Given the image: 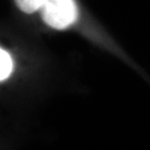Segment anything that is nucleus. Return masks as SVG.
Here are the masks:
<instances>
[{"label": "nucleus", "instance_id": "f03ea898", "mask_svg": "<svg viewBox=\"0 0 150 150\" xmlns=\"http://www.w3.org/2000/svg\"><path fill=\"white\" fill-rule=\"evenodd\" d=\"M13 71L12 58L6 50H0V79L1 81L7 79Z\"/></svg>", "mask_w": 150, "mask_h": 150}, {"label": "nucleus", "instance_id": "f257e3e1", "mask_svg": "<svg viewBox=\"0 0 150 150\" xmlns=\"http://www.w3.org/2000/svg\"><path fill=\"white\" fill-rule=\"evenodd\" d=\"M41 10L44 22L55 29H65L77 18L73 0H46Z\"/></svg>", "mask_w": 150, "mask_h": 150}, {"label": "nucleus", "instance_id": "7ed1b4c3", "mask_svg": "<svg viewBox=\"0 0 150 150\" xmlns=\"http://www.w3.org/2000/svg\"><path fill=\"white\" fill-rule=\"evenodd\" d=\"M45 1L46 0H15L19 9L27 14H32L41 9Z\"/></svg>", "mask_w": 150, "mask_h": 150}]
</instances>
